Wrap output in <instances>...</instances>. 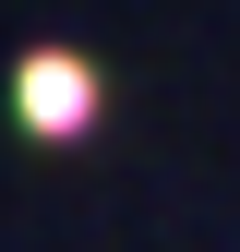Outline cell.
Masks as SVG:
<instances>
[{
	"label": "cell",
	"mask_w": 240,
	"mask_h": 252,
	"mask_svg": "<svg viewBox=\"0 0 240 252\" xmlns=\"http://www.w3.org/2000/svg\"><path fill=\"white\" fill-rule=\"evenodd\" d=\"M24 120H36V132H72L84 120V72L72 60H36V72H24Z\"/></svg>",
	"instance_id": "cell-1"
}]
</instances>
